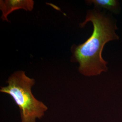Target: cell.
Here are the masks:
<instances>
[{
	"label": "cell",
	"instance_id": "cell-1",
	"mask_svg": "<svg viewBox=\"0 0 122 122\" xmlns=\"http://www.w3.org/2000/svg\"><path fill=\"white\" fill-rule=\"evenodd\" d=\"M89 22L93 25V33L83 44L71 47V61L78 62L81 74L91 76L108 71V62L103 58L102 51L105 44L118 40L119 37L115 32L118 29L115 23L103 12L96 10H89L85 21L80 24V27H84Z\"/></svg>",
	"mask_w": 122,
	"mask_h": 122
},
{
	"label": "cell",
	"instance_id": "cell-2",
	"mask_svg": "<svg viewBox=\"0 0 122 122\" xmlns=\"http://www.w3.org/2000/svg\"><path fill=\"white\" fill-rule=\"evenodd\" d=\"M6 83L7 85L1 86L0 92L12 98L20 109L21 122H36L37 119L44 117L48 108L32 93L35 79L29 77L21 70L10 75Z\"/></svg>",
	"mask_w": 122,
	"mask_h": 122
},
{
	"label": "cell",
	"instance_id": "cell-3",
	"mask_svg": "<svg viewBox=\"0 0 122 122\" xmlns=\"http://www.w3.org/2000/svg\"><path fill=\"white\" fill-rule=\"evenodd\" d=\"M34 5L35 2L33 0H0L1 19L3 21L9 22L7 17L10 13L20 9L31 11L34 9Z\"/></svg>",
	"mask_w": 122,
	"mask_h": 122
},
{
	"label": "cell",
	"instance_id": "cell-4",
	"mask_svg": "<svg viewBox=\"0 0 122 122\" xmlns=\"http://www.w3.org/2000/svg\"><path fill=\"white\" fill-rule=\"evenodd\" d=\"M89 4H93L98 8H103L113 12L116 11L119 6V2L116 0H91L86 1Z\"/></svg>",
	"mask_w": 122,
	"mask_h": 122
}]
</instances>
